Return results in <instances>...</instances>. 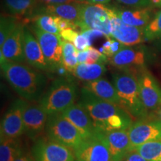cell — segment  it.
I'll list each match as a JSON object with an SVG mask.
<instances>
[{"mask_svg":"<svg viewBox=\"0 0 161 161\" xmlns=\"http://www.w3.org/2000/svg\"><path fill=\"white\" fill-rule=\"evenodd\" d=\"M1 69L7 81L23 99L38 101L45 92L48 79L40 70L7 60L1 64Z\"/></svg>","mask_w":161,"mask_h":161,"instance_id":"cell-1","label":"cell"},{"mask_svg":"<svg viewBox=\"0 0 161 161\" xmlns=\"http://www.w3.org/2000/svg\"><path fill=\"white\" fill-rule=\"evenodd\" d=\"M113 84L116 87L119 105L136 119H146L148 113L141 100L137 80V72L122 69L112 75Z\"/></svg>","mask_w":161,"mask_h":161,"instance_id":"cell-2","label":"cell"},{"mask_svg":"<svg viewBox=\"0 0 161 161\" xmlns=\"http://www.w3.org/2000/svg\"><path fill=\"white\" fill-rule=\"evenodd\" d=\"M77 96L78 86L75 80L65 76L54 80L38 102L44 111L51 115L62 113L74 104Z\"/></svg>","mask_w":161,"mask_h":161,"instance_id":"cell-3","label":"cell"},{"mask_svg":"<svg viewBox=\"0 0 161 161\" xmlns=\"http://www.w3.org/2000/svg\"><path fill=\"white\" fill-rule=\"evenodd\" d=\"M78 103L83 106L88 112L96 131L102 132L104 125L112 116L125 111L121 106L102 99L84 86L80 90V98Z\"/></svg>","mask_w":161,"mask_h":161,"instance_id":"cell-4","label":"cell"},{"mask_svg":"<svg viewBox=\"0 0 161 161\" xmlns=\"http://www.w3.org/2000/svg\"><path fill=\"white\" fill-rule=\"evenodd\" d=\"M45 132L49 140L64 145L72 150L84 141L78 128L61 113L48 115Z\"/></svg>","mask_w":161,"mask_h":161,"instance_id":"cell-5","label":"cell"},{"mask_svg":"<svg viewBox=\"0 0 161 161\" xmlns=\"http://www.w3.org/2000/svg\"><path fill=\"white\" fill-rule=\"evenodd\" d=\"M114 8L103 4H81L79 19L76 25L80 32L88 29H97L110 38L111 17Z\"/></svg>","mask_w":161,"mask_h":161,"instance_id":"cell-6","label":"cell"},{"mask_svg":"<svg viewBox=\"0 0 161 161\" xmlns=\"http://www.w3.org/2000/svg\"><path fill=\"white\" fill-rule=\"evenodd\" d=\"M32 155L35 161H75L73 150L69 147L49 140L38 138L32 146Z\"/></svg>","mask_w":161,"mask_h":161,"instance_id":"cell-7","label":"cell"},{"mask_svg":"<svg viewBox=\"0 0 161 161\" xmlns=\"http://www.w3.org/2000/svg\"><path fill=\"white\" fill-rule=\"evenodd\" d=\"M110 64L119 69L139 70L146 68L151 61V54L144 46H124L119 52L109 58Z\"/></svg>","mask_w":161,"mask_h":161,"instance_id":"cell-8","label":"cell"},{"mask_svg":"<svg viewBox=\"0 0 161 161\" xmlns=\"http://www.w3.org/2000/svg\"><path fill=\"white\" fill-rule=\"evenodd\" d=\"M139 91L148 113H154L161 106V86L146 68L137 72Z\"/></svg>","mask_w":161,"mask_h":161,"instance_id":"cell-9","label":"cell"},{"mask_svg":"<svg viewBox=\"0 0 161 161\" xmlns=\"http://www.w3.org/2000/svg\"><path fill=\"white\" fill-rule=\"evenodd\" d=\"M27 101L17 98L12 102L1 122V139L18 138L24 134L23 112Z\"/></svg>","mask_w":161,"mask_h":161,"instance_id":"cell-10","label":"cell"},{"mask_svg":"<svg viewBox=\"0 0 161 161\" xmlns=\"http://www.w3.org/2000/svg\"><path fill=\"white\" fill-rule=\"evenodd\" d=\"M31 29L39 42L52 72H56V69L62 65V38L59 35L42 31L35 25L31 26Z\"/></svg>","mask_w":161,"mask_h":161,"instance_id":"cell-11","label":"cell"},{"mask_svg":"<svg viewBox=\"0 0 161 161\" xmlns=\"http://www.w3.org/2000/svg\"><path fill=\"white\" fill-rule=\"evenodd\" d=\"M73 152L78 161H112L109 150L98 132L84 140Z\"/></svg>","mask_w":161,"mask_h":161,"instance_id":"cell-12","label":"cell"},{"mask_svg":"<svg viewBox=\"0 0 161 161\" xmlns=\"http://www.w3.org/2000/svg\"><path fill=\"white\" fill-rule=\"evenodd\" d=\"M133 148L146 142L161 140V120L141 119L128 129Z\"/></svg>","mask_w":161,"mask_h":161,"instance_id":"cell-13","label":"cell"},{"mask_svg":"<svg viewBox=\"0 0 161 161\" xmlns=\"http://www.w3.org/2000/svg\"><path fill=\"white\" fill-rule=\"evenodd\" d=\"M110 36L125 46L138 45L146 41L144 28L132 26L122 22L116 12L111 17V30Z\"/></svg>","mask_w":161,"mask_h":161,"instance_id":"cell-14","label":"cell"},{"mask_svg":"<svg viewBox=\"0 0 161 161\" xmlns=\"http://www.w3.org/2000/svg\"><path fill=\"white\" fill-rule=\"evenodd\" d=\"M47 119L48 114L39 104L27 103L23 112L24 134L31 140H37L45 131Z\"/></svg>","mask_w":161,"mask_h":161,"instance_id":"cell-15","label":"cell"},{"mask_svg":"<svg viewBox=\"0 0 161 161\" xmlns=\"http://www.w3.org/2000/svg\"><path fill=\"white\" fill-rule=\"evenodd\" d=\"M23 43L24 53L27 63L35 69L42 72H52L37 39L26 27H24Z\"/></svg>","mask_w":161,"mask_h":161,"instance_id":"cell-16","label":"cell"},{"mask_svg":"<svg viewBox=\"0 0 161 161\" xmlns=\"http://www.w3.org/2000/svg\"><path fill=\"white\" fill-rule=\"evenodd\" d=\"M105 142L110 153L112 161H122L129 151L133 149L128 130H114L109 132L96 131Z\"/></svg>","mask_w":161,"mask_h":161,"instance_id":"cell-17","label":"cell"},{"mask_svg":"<svg viewBox=\"0 0 161 161\" xmlns=\"http://www.w3.org/2000/svg\"><path fill=\"white\" fill-rule=\"evenodd\" d=\"M24 27L23 24L18 23L0 49L7 61L18 64H23L26 61L23 43Z\"/></svg>","mask_w":161,"mask_h":161,"instance_id":"cell-18","label":"cell"},{"mask_svg":"<svg viewBox=\"0 0 161 161\" xmlns=\"http://www.w3.org/2000/svg\"><path fill=\"white\" fill-rule=\"evenodd\" d=\"M79 130L84 140L95 135L96 130L92 119L85 108L80 104H74L61 113Z\"/></svg>","mask_w":161,"mask_h":161,"instance_id":"cell-19","label":"cell"},{"mask_svg":"<svg viewBox=\"0 0 161 161\" xmlns=\"http://www.w3.org/2000/svg\"><path fill=\"white\" fill-rule=\"evenodd\" d=\"M80 8L81 4L75 3L56 5H36L26 19L38 14H49L76 23L79 19Z\"/></svg>","mask_w":161,"mask_h":161,"instance_id":"cell-20","label":"cell"},{"mask_svg":"<svg viewBox=\"0 0 161 161\" xmlns=\"http://www.w3.org/2000/svg\"><path fill=\"white\" fill-rule=\"evenodd\" d=\"M84 87L106 102L118 105L120 104L119 98L116 87L114 84L110 83L107 79L101 78L94 80L86 81L84 84Z\"/></svg>","mask_w":161,"mask_h":161,"instance_id":"cell-21","label":"cell"},{"mask_svg":"<svg viewBox=\"0 0 161 161\" xmlns=\"http://www.w3.org/2000/svg\"><path fill=\"white\" fill-rule=\"evenodd\" d=\"M116 12L122 22L135 27L145 28L152 20V8L148 7L136 8L134 10L116 9Z\"/></svg>","mask_w":161,"mask_h":161,"instance_id":"cell-22","label":"cell"},{"mask_svg":"<svg viewBox=\"0 0 161 161\" xmlns=\"http://www.w3.org/2000/svg\"><path fill=\"white\" fill-rule=\"evenodd\" d=\"M106 72L104 64H78L71 74L76 78L90 81L101 78Z\"/></svg>","mask_w":161,"mask_h":161,"instance_id":"cell-23","label":"cell"},{"mask_svg":"<svg viewBox=\"0 0 161 161\" xmlns=\"http://www.w3.org/2000/svg\"><path fill=\"white\" fill-rule=\"evenodd\" d=\"M23 152L21 142L17 138L1 139L0 161H14Z\"/></svg>","mask_w":161,"mask_h":161,"instance_id":"cell-24","label":"cell"},{"mask_svg":"<svg viewBox=\"0 0 161 161\" xmlns=\"http://www.w3.org/2000/svg\"><path fill=\"white\" fill-rule=\"evenodd\" d=\"M37 0H4L5 9L14 17H29Z\"/></svg>","mask_w":161,"mask_h":161,"instance_id":"cell-25","label":"cell"},{"mask_svg":"<svg viewBox=\"0 0 161 161\" xmlns=\"http://www.w3.org/2000/svg\"><path fill=\"white\" fill-rule=\"evenodd\" d=\"M63 55H62V65L66 68L68 72H72L78 65V50L71 42L66 41L62 39Z\"/></svg>","mask_w":161,"mask_h":161,"instance_id":"cell-26","label":"cell"},{"mask_svg":"<svg viewBox=\"0 0 161 161\" xmlns=\"http://www.w3.org/2000/svg\"><path fill=\"white\" fill-rule=\"evenodd\" d=\"M134 148L148 161H161V140L146 142Z\"/></svg>","mask_w":161,"mask_h":161,"instance_id":"cell-27","label":"cell"},{"mask_svg":"<svg viewBox=\"0 0 161 161\" xmlns=\"http://www.w3.org/2000/svg\"><path fill=\"white\" fill-rule=\"evenodd\" d=\"M29 19L34 21V25L42 31L60 36V31L56 25L54 16L49 14H38Z\"/></svg>","mask_w":161,"mask_h":161,"instance_id":"cell-28","label":"cell"},{"mask_svg":"<svg viewBox=\"0 0 161 161\" xmlns=\"http://www.w3.org/2000/svg\"><path fill=\"white\" fill-rule=\"evenodd\" d=\"M17 19L12 16H2L0 19V47L17 25Z\"/></svg>","mask_w":161,"mask_h":161,"instance_id":"cell-29","label":"cell"},{"mask_svg":"<svg viewBox=\"0 0 161 161\" xmlns=\"http://www.w3.org/2000/svg\"><path fill=\"white\" fill-rule=\"evenodd\" d=\"M146 40H154L161 36V10L144 28Z\"/></svg>","mask_w":161,"mask_h":161,"instance_id":"cell-30","label":"cell"},{"mask_svg":"<svg viewBox=\"0 0 161 161\" xmlns=\"http://www.w3.org/2000/svg\"><path fill=\"white\" fill-rule=\"evenodd\" d=\"M88 50H89V55L86 64H104L108 61V58L102 53L99 50L91 46L88 48Z\"/></svg>","mask_w":161,"mask_h":161,"instance_id":"cell-31","label":"cell"},{"mask_svg":"<svg viewBox=\"0 0 161 161\" xmlns=\"http://www.w3.org/2000/svg\"><path fill=\"white\" fill-rule=\"evenodd\" d=\"M54 19H55L56 25H57L58 29H59L60 31H64V30L68 29H75L76 28L78 27L75 23L69 21V20L68 19H64V18L54 16Z\"/></svg>","mask_w":161,"mask_h":161,"instance_id":"cell-32","label":"cell"},{"mask_svg":"<svg viewBox=\"0 0 161 161\" xmlns=\"http://www.w3.org/2000/svg\"><path fill=\"white\" fill-rule=\"evenodd\" d=\"M80 33L83 34V35L87 38L88 42H89L90 43V46H91L92 44L93 43V42L95 41L96 40H97L98 38L104 37H106L107 38H108L105 35H104L103 32L97 29L85 30V31H81Z\"/></svg>","mask_w":161,"mask_h":161,"instance_id":"cell-33","label":"cell"},{"mask_svg":"<svg viewBox=\"0 0 161 161\" xmlns=\"http://www.w3.org/2000/svg\"><path fill=\"white\" fill-rule=\"evenodd\" d=\"M72 43L75 46L78 51H83V50L88 49L90 46L87 38L81 33L78 34V35L76 37Z\"/></svg>","mask_w":161,"mask_h":161,"instance_id":"cell-34","label":"cell"},{"mask_svg":"<svg viewBox=\"0 0 161 161\" xmlns=\"http://www.w3.org/2000/svg\"><path fill=\"white\" fill-rule=\"evenodd\" d=\"M123 5L134 8H145L151 5V0H117Z\"/></svg>","mask_w":161,"mask_h":161,"instance_id":"cell-35","label":"cell"},{"mask_svg":"<svg viewBox=\"0 0 161 161\" xmlns=\"http://www.w3.org/2000/svg\"><path fill=\"white\" fill-rule=\"evenodd\" d=\"M122 161H148L144 158L142 154H140L135 148H133L129 151L125 156L122 158Z\"/></svg>","mask_w":161,"mask_h":161,"instance_id":"cell-36","label":"cell"},{"mask_svg":"<svg viewBox=\"0 0 161 161\" xmlns=\"http://www.w3.org/2000/svg\"><path fill=\"white\" fill-rule=\"evenodd\" d=\"M78 35V33L74 29H68L60 31V37L64 40L71 42V43H73Z\"/></svg>","mask_w":161,"mask_h":161,"instance_id":"cell-37","label":"cell"},{"mask_svg":"<svg viewBox=\"0 0 161 161\" xmlns=\"http://www.w3.org/2000/svg\"><path fill=\"white\" fill-rule=\"evenodd\" d=\"M76 0H37L36 5H56V4L73 3Z\"/></svg>","mask_w":161,"mask_h":161,"instance_id":"cell-38","label":"cell"},{"mask_svg":"<svg viewBox=\"0 0 161 161\" xmlns=\"http://www.w3.org/2000/svg\"><path fill=\"white\" fill-rule=\"evenodd\" d=\"M88 55H89V50L86 49L83 51H78V63H86L87 60Z\"/></svg>","mask_w":161,"mask_h":161,"instance_id":"cell-39","label":"cell"},{"mask_svg":"<svg viewBox=\"0 0 161 161\" xmlns=\"http://www.w3.org/2000/svg\"><path fill=\"white\" fill-rule=\"evenodd\" d=\"M14 161H35V160H33L29 154H25V153L23 152L16 158Z\"/></svg>","mask_w":161,"mask_h":161,"instance_id":"cell-40","label":"cell"},{"mask_svg":"<svg viewBox=\"0 0 161 161\" xmlns=\"http://www.w3.org/2000/svg\"><path fill=\"white\" fill-rule=\"evenodd\" d=\"M88 3L90 4H107L108 3L110 0H86Z\"/></svg>","mask_w":161,"mask_h":161,"instance_id":"cell-41","label":"cell"},{"mask_svg":"<svg viewBox=\"0 0 161 161\" xmlns=\"http://www.w3.org/2000/svg\"><path fill=\"white\" fill-rule=\"evenodd\" d=\"M151 5L154 7H161V0H151Z\"/></svg>","mask_w":161,"mask_h":161,"instance_id":"cell-42","label":"cell"},{"mask_svg":"<svg viewBox=\"0 0 161 161\" xmlns=\"http://www.w3.org/2000/svg\"><path fill=\"white\" fill-rule=\"evenodd\" d=\"M154 116L158 118V119L161 120V106L156 110V111L154 112Z\"/></svg>","mask_w":161,"mask_h":161,"instance_id":"cell-43","label":"cell"},{"mask_svg":"<svg viewBox=\"0 0 161 161\" xmlns=\"http://www.w3.org/2000/svg\"><path fill=\"white\" fill-rule=\"evenodd\" d=\"M159 39H160V46H161V36L160 37H159Z\"/></svg>","mask_w":161,"mask_h":161,"instance_id":"cell-44","label":"cell"},{"mask_svg":"<svg viewBox=\"0 0 161 161\" xmlns=\"http://www.w3.org/2000/svg\"><path fill=\"white\" fill-rule=\"evenodd\" d=\"M77 2H84V0H76Z\"/></svg>","mask_w":161,"mask_h":161,"instance_id":"cell-45","label":"cell"},{"mask_svg":"<svg viewBox=\"0 0 161 161\" xmlns=\"http://www.w3.org/2000/svg\"><path fill=\"white\" fill-rule=\"evenodd\" d=\"M75 161H78V160H75Z\"/></svg>","mask_w":161,"mask_h":161,"instance_id":"cell-46","label":"cell"}]
</instances>
